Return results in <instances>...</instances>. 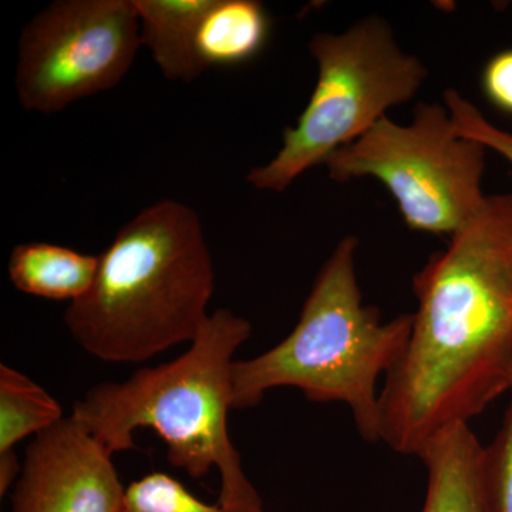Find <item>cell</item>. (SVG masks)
<instances>
[{
    "label": "cell",
    "mask_w": 512,
    "mask_h": 512,
    "mask_svg": "<svg viewBox=\"0 0 512 512\" xmlns=\"http://www.w3.org/2000/svg\"><path fill=\"white\" fill-rule=\"evenodd\" d=\"M412 333L380 390V441L420 457L512 380V194L490 195L414 276Z\"/></svg>",
    "instance_id": "6da1fadb"
},
{
    "label": "cell",
    "mask_w": 512,
    "mask_h": 512,
    "mask_svg": "<svg viewBox=\"0 0 512 512\" xmlns=\"http://www.w3.org/2000/svg\"><path fill=\"white\" fill-rule=\"evenodd\" d=\"M251 333L249 320L218 309L183 355L143 367L124 382L96 384L74 403L70 417L111 454L134 450L137 430L156 431L171 466L195 480L217 468L222 510L264 512L228 431L234 356Z\"/></svg>",
    "instance_id": "7a4b0ae2"
},
{
    "label": "cell",
    "mask_w": 512,
    "mask_h": 512,
    "mask_svg": "<svg viewBox=\"0 0 512 512\" xmlns=\"http://www.w3.org/2000/svg\"><path fill=\"white\" fill-rule=\"evenodd\" d=\"M99 259L92 289L63 316L84 352L103 362L143 363L195 339L215 289L197 212L158 201L124 224Z\"/></svg>",
    "instance_id": "3957f363"
},
{
    "label": "cell",
    "mask_w": 512,
    "mask_h": 512,
    "mask_svg": "<svg viewBox=\"0 0 512 512\" xmlns=\"http://www.w3.org/2000/svg\"><path fill=\"white\" fill-rule=\"evenodd\" d=\"M356 238L346 237L329 256L303 303L298 323L274 348L232 366L234 410L251 409L266 392L295 387L313 403L349 407L363 440L380 441L377 383L403 356L413 313L383 322L363 303L357 284Z\"/></svg>",
    "instance_id": "277c9868"
},
{
    "label": "cell",
    "mask_w": 512,
    "mask_h": 512,
    "mask_svg": "<svg viewBox=\"0 0 512 512\" xmlns=\"http://www.w3.org/2000/svg\"><path fill=\"white\" fill-rule=\"evenodd\" d=\"M309 50L318 62V83L296 126L286 128L278 154L249 171L247 181L256 190L284 192L362 137L387 110L412 100L427 77L380 18L360 20L340 35L319 33Z\"/></svg>",
    "instance_id": "5b68a950"
},
{
    "label": "cell",
    "mask_w": 512,
    "mask_h": 512,
    "mask_svg": "<svg viewBox=\"0 0 512 512\" xmlns=\"http://www.w3.org/2000/svg\"><path fill=\"white\" fill-rule=\"evenodd\" d=\"M485 150L457 133L446 106L423 103L409 126L383 117L325 165L338 183L376 178L392 192L407 227L451 237L487 198Z\"/></svg>",
    "instance_id": "8992f818"
},
{
    "label": "cell",
    "mask_w": 512,
    "mask_h": 512,
    "mask_svg": "<svg viewBox=\"0 0 512 512\" xmlns=\"http://www.w3.org/2000/svg\"><path fill=\"white\" fill-rule=\"evenodd\" d=\"M140 46L134 0H57L20 35V106L49 116L107 92L124 79Z\"/></svg>",
    "instance_id": "52a82bcc"
},
{
    "label": "cell",
    "mask_w": 512,
    "mask_h": 512,
    "mask_svg": "<svg viewBox=\"0 0 512 512\" xmlns=\"http://www.w3.org/2000/svg\"><path fill=\"white\" fill-rule=\"evenodd\" d=\"M124 495L113 454L73 417H64L26 448L12 511L123 512Z\"/></svg>",
    "instance_id": "ba28073f"
},
{
    "label": "cell",
    "mask_w": 512,
    "mask_h": 512,
    "mask_svg": "<svg viewBox=\"0 0 512 512\" xmlns=\"http://www.w3.org/2000/svg\"><path fill=\"white\" fill-rule=\"evenodd\" d=\"M427 487L421 512H497L484 470V444L470 424L444 431L420 454Z\"/></svg>",
    "instance_id": "9c48e42d"
},
{
    "label": "cell",
    "mask_w": 512,
    "mask_h": 512,
    "mask_svg": "<svg viewBox=\"0 0 512 512\" xmlns=\"http://www.w3.org/2000/svg\"><path fill=\"white\" fill-rule=\"evenodd\" d=\"M212 0H134L141 45L147 47L165 79L192 82L204 73L195 36Z\"/></svg>",
    "instance_id": "30bf717a"
},
{
    "label": "cell",
    "mask_w": 512,
    "mask_h": 512,
    "mask_svg": "<svg viewBox=\"0 0 512 512\" xmlns=\"http://www.w3.org/2000/svg\"><path fill=\"white\" fill-rule=\"evenodd\" d=\"M99 255L46 242H29L13 248L8 264L10 282L18 291L76 302L89 293L99 271Z\"/></svg>",
    "instance_id": "8fae6325"
},
{
    "label": "cell",
    "mask_w": 512,
    "mask_h": 512,
    "mask_svg": "<svg viewBox=\"0 0 512 512\" xmlns=\"http://www.w3.org/2000/svg\"><path fill=\"white\" fill-rule=\"evenodd\" d=\"M271 22L256 0H212L195 36L202 69L244 64L264 49Z\"/></svg>",
    "instance_id": "7c38bea8"
},
{
    "label": "cell",
    "mask_w": 512,
    "mask_h": 512,
    "mask_svg": "<svg viewBox=\"0 0 512 512\" xmlns=\"http://www.w3.org/2000/svg\"><path fill=\"white\" fill-rule=\"evenodd\" d=\"M64 419L62 406L42 386L5 363L0 365V454Z\"/></svg>",
    "instance_id": "4fadbf2b"
},
{
    "label": "cell",
    "mask_w": 512,
    "mask_h": 512,
    "mask_svg": "<svg viewBox=\"0 0 512 512\" xmlns=\"http://www.w3.org/2000/svg\"><path fill=\"white\" fill-rule=\"evenodd\" d=\"M123 512H225L192 495L165 473H150L126 488Z\"/></svg>",
    "instance_id": "5bb4252c"
},
{
    "label": "cell",
    "mask_w": 512,
    "mask_h": 512,
    "mask_svg": "<svg viewBox=\"0 0 512 512\" xmlns=\"http://www.w3.org/2000/svg\"><path fill=\"white\" fill-rule=\"evenodd\" d=\"M510 403L494 440L484 446V470L497 512H512V380Z\"/></svg>",
    "instance_id": "9a60e30c"
},
{
    "label": "cell",
    "mask_w": 512,
    "mask_h": 512,
    "mask_svg": "<svg viewBox=\"0 0 512 512\" xmlns=\"http://www.w3.org/2000/svg\"><path fill=\"white\" fill-rule=\"evenodd\" d=\"M444 103L460 136L471 138L495 151L512 164V134L495 127L485 119L474 104L464 99L456 90H447Z\"/></svg>",
    "instance_id": "2e32d148"
},
{
    "label": "cell",
    "mask_w": 512,
    "mask_h": 512,
    "mask_svg": "<svg viewBox=\"0 0 512 512\" xmlns=\"http://www.w3.org/2000/svg\"><path fill=\"white\" fill-rule=\"evenodd\" d=\"M481 87L495 109L512 116V49L501 50L488 60Z\"/></svg>",
    "instance_id": "e0dca14e"
},
{
    "label": "cell",
    "mask_w": 512,
    "mask_h": 512,
    "mask_svg": "<svg viewBox=\"0 0 512 512\" xmlns=\"http://www.w3.org/2000/svg\"><path fill=\"white\" fill-rule=\"evenodd\" d=\"M23 464L19 463L15 451L0 454V495L8 493L18 483Z\"/></svg>",
    "instance_id": "ac0fdd59"
}]
</instances>
